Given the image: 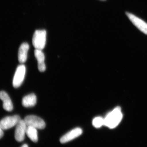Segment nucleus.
Masks as SVG:
<instances>
[{"label":"nucleus","instance_id":"4","mask_svg":"<svg viewBox=\"0 0 147 147\" xmlns=\"http://www.w3.org/2000/svg\"><path fill=\"white\" fill-rule=\"evenodd\" d=\"M26 73V67L24 65H18L15 71L13 80V86L14 88H18L24 82Z\"/></svg>","mask_w":147,"mask_h":147},{"label":"nucleus","instance_id":"15","mask_svg":"<svg viewBox=\"0 0 147 147\" xmlns=\"http://www.w3.org/2000/svg\"><path fill=\"white\" fill-rule=\"evenodd\" d=\"M3 135L4 133L3 131V130L2 129V128L0 127V139H1V138H2Z\"/></svg>","mask_w":147,"mask_h":147},{"label":"nucleus","instance_id":"7","mask_svg":"<svg viewBox=\"0 0 147 147\" xmlns=\"http://www.w3.org/2000/svg\"><path fill=\"white\" fill-rule=\"evenodd\" d=\"M126 14L129 20L132 22V24H134L137 28L139 29L141 31L144 33L145 34L147 35V24L146 23L131 13L126 12Z\"/></svg>","mask_w":147,"mask_h":147},{"label":"nucleus","instance_id":"8","mask_svg":"<svg viewBox=\"0 0 147 147\" xmlns=\"http://www.w3.org/2000/svg\"><path fill=\"white\" fill-rule=\"evenodd\" d=\"M82 129L79 127L74 129L61 137L60 141L61 144L67 143L79 137L82 135Z\"/></svg>","mask_w":147,"mask_h":147},{"label":"nucleus","instance_id":"1","mask_svg":"<svg viewBox=\"0 0 147 147\" xmlns=\"http://www.w3.org/2000/svg\"><path fill=\"white\" fill-rule=\"evenodd\" d=\"M122 118L121 108L117 107L108 113L104 118V125L110 128H115L120 123Z\"/></svg>","mask_w":147,"mask_h":147},{"label":"nucleus","instance_id":"6","mask_svg":"<svg viewBox=\"0 0 147 147\" xmlns=\"http://www.w3.org/2000/svg\"><path fill=\"white\" fill-rule=\"evenodd\" d=\"M27 125L24 120H21L16 125L14 137L17 142H22L25 139L26 134Z\"/></svg>","mask_w":147,"mask_h":147},{"label":"nucleus","instance_id":"12","mask_svg":"<svg viewBox=\"0 0 147 147\" xmlns=\"http://www.w3.org/2000/svg\"><path fill=\"white\" fill-rule=\"evenodd\" d=\"M22 105L24 107L29 108L34 106L36 103V96L34 94H30L23 98Z\"/></svg>","mask_w":147,"mask_h":147},{"label":"nucleus","instance_id":"16","mask_svg":"<svg viewBox=\"0 0 147 147\" xmlns=\"http://www.w3.org/2000/svg\"><path fill=\"white\" fill-rule=\"evenodd\" d=\"M21 147H29L28 146V145L27 144H24V145H23V146H21Z\"/></svg>","mask_w":147,"mask_h":147},{"label":"nucleus","instance_id":"13","mask_svg":"<svg viewBox=\"0 0 147 147\" xmlns=\"http://www.w3.org/2000/svg\"><path fill=\"white\" fill-rule=\"evenodd\" d=\"M26 134L32 142L35 143L38 142L37 129L32 126H27Z\"/></svg>","mask_w":147,"mask_h":147},{"label":"nucleus","instance_id":"10","mask_svg":"<svg viewBox=\"0 0 147 147\" xmlns=\"http://www.w3.org/2000/svg\"><path fill=\"white\" fill-rule=\"evenodd\" d=\"M0 99L3 101V108L5 110L8 112L13 110V103L6 92L4 91L0 92Z\"/></svg>","mask_w":147,"mask_h":147},{"label":"nucleus","instance_id":"11","mask_svg":"<svg viewBox=\"0 0 147 147\" xmlns=\"http://www.w3.org/2000/svg\"><path fill=\"white\" fill-rule=\"evenodd\" d=\"M29 49V45L27 42H24L21 44L18 52V60L19 62L21 63L26 62Z\"/></svg>","mask_w":147,"mask_h":147},{"label":"nucleus","instance_id":"2","mask_svg":"<svg viewBox=\"0 0 147 147\" xmlns=\"http://www.w3.org/2000/svg\"><path fill=\"white\" fill-rule=\"evenodd\" d=\"M46 31L45 30H37L32 38V44L35 49L42 50L46 44Z\"/></svg>","mask_w":147,"mask_h":147},{"label":"nucleus","instance_id":"14","mask_svg":"<svg viewBox=\"0 0 147 147\" xmlns=\"http://www.w3.org/2000/svg\"><path fill=\"white\" fill-rule=\"evenodd\" d=\"M104 124V119L102 117H98L94 118L92 121V125L96 128H99Z\"/></svg>","mask_w":147,"mask_h":147},{"label":"nucleus","instance_id":"3","mask_svg":"<svg viewBox=\"0 0 147 147\" xmlns=\"http://www.w3.org/2000/svg\"><path fill=\"white\" fill-rule=\"evenodd\" d=\"M21 120L20 117L17 115L5 117L0 121V127L3 130H7L16 125Z\"/></svg>","mask_w":147,"mask_h":147},{"label":"nucleus","instance_id":"5","mask_svg":"<svg viewBox=\"0 0 147 147\" xmlns=\"http://www.w3.org/2000/svg\"><path fill=\"white\" fill-rule=\"evenodd\" d=\"M24 120L27 126H32L37 129H43L45 127V121L37 116H27Z\"/></svg>","mask_w":147,"mask_h":147},{"label":"nucleus","instance_id":"9","mask_svg":"<svg viewBox=\"0 0 147 147\" xmlns=\"http://www.w3.org/2000/svg\"><path fill=\"white\" fill-rule=\"evenodd\" d=\"M34 55L38 61V68L41 72H43L46 69L45 63V55L42 53V50L35 49Z\"/></svg>","mask_w":147,"mask_h":147}]
</instances>
